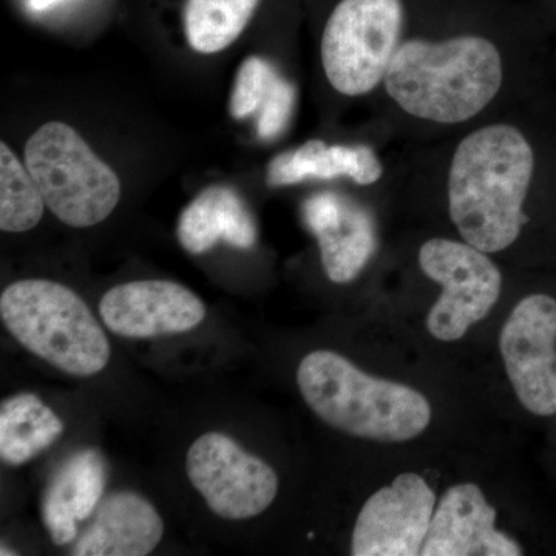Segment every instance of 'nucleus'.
<instances>
[{
	"mask_svg": "<svg viewBox=\"0 0 556 556\" xmlns=\"http://www.w3.org/2000/svg\"><path fill=\"white\" fill-rule=\"evenodd\" d=\"M533 167L529 141L508 124L486 126L460 141L450 167L448 206L468 244L490 254L517 241Z\"/></svg>",
	"mask_w": 556,
	"mask_h": 556,
	"instance_id": "nucleus-1",
	"label": "nucleus"
},
{
	"mask_svg": "<svg viewBox=\"0 0 556 556\" xmlns=\"http://www.w3.org/2000/svg\"><path fill=\"white\" fill-rule=\"evenodd\" d=\"M383 83L409 115L442 124L464 123L496 97L503 62L496 47L479 36L439 43L407 40L391 58Z\"/></svg>",
	"mask_w": 556,
	"mask_h": 556,
	"instance_id": "nucleus-2",
	"label": "nucleus"
},
{
	"mask_svg": "<svg viewBox=\"0 0 556 556\" xmlns=\"http://www.w3.org/2000/svg\"><path fill=\"white\" fill-rule=\"evenodd\" d=\"M298 383L314 415L350 437L407 442L431 422L430 402L422 393L365 375L334 351H313L303 357Z\"/></svg>",
	"mask_w": 556,
	"mask_h": 556,
	"instance_id": "nucleus-3",
	"label": "nucleus"
},
{
	"mask_svg": "<svg viewBox=\"0 0 556 556\" xmlns=\"http://www.w3.org/2000/svg\"><path fill=\"white\" fill-rule=\"evenodd\" d=\"M3 327L36 357L75 378L100 375L112 348L89 305L72 288L27 278L0 295Z\"/></svg>",
	"mask_w": 556,
	"mask_h": 556,
	"instance_id": "nucleus-4",
	"label": "nucleus"
},
{
	"mask_svg": "<svg viewBox=\"0 0 556 556\" xmlns=\"http://www.w3.org/2000/svg\"><path fill=\"white\" fill-rule=\"evenodd\" d=\"M25 166L47 207L70 228L100 225L118 206V175L67 124L39 127L25 146Z\"/></svg>",
	"mask_w": 556,
	"mask_h": 556,
	"instance_id": "nucleus-5",
	"label": "nucleus"
},
{
	"mask_svg": "<svg viewBox=\"0 0 556 556\" xmlns=\"http://www.w3.org/2000/svg\"><path fill=\"white\" fill-rule=\"evenodd\" d=\"M402 21L401 0H340L321 39L329 84L346 97L375 90L401 46Z\"/></svg>",
	"mask_w": 556,
	"mask_h": 556,
	"instance_id": "nucleus-6",
	"label": "nucleus"
},
{
	"mask_svg": "<svg viewBox=\"0 0 556 556\" xmlns=\"http://www.w3.org/2000/svg\"><path fill=\"white\" fill-rule=\"evenodd\" d=\"M485 254L467 241L433 239L420 248V268L442 287L441 298L427 317L433 338L442 342L464 338L496 305L503 276Z\"/></svg>",
	"mask_w": 556,
	"mask_h": 556,
	"instance_id": "nucleus-7",
	"label": "nucleus"
},
{
	"mask_svg": "<svg viewBox=\"0 0 556 556\" xmlns=\"http://www.w3.org/2000/svg\"><path fill=\"white\" fill-rule=\"evenodd\" d=\"M186 470L212 514L229 521L258 517L278 493L276 470L217 431H208L190 445Z\"/></svg>",
	"mask_w": 556,
	"mask_h": 556,
	"instance_id": "nucleus-8",
	"label": "nucleus"
},
{
	"mask_svg": "<svg viewBox=\"0 0 556 556\" xmlns=\"http://www.w3.org/2000/svg\"><path fill=\"white\" fill-rule=\"evenodd\" d=\"M500 350L522 407L536 416L556 415V300L522 299L504 324Z\"/></svg>",
	"mask_w": 556,
	"mask_h": 556,
	"instance_id": "nucleus-9",
	"label": "nucleus"
},
{
	"mask_svg": "<svg viewBox=\"0 0 556 556\" xmlns=\"http://www.w3.org/2000/svg\"><path fill=\"white\" fill-rule=\"evenodd\" d=\"M437 493L417 473L399 475L369 496L351 538L354 556H417L422 551Z\"/></svg>",
	"mask_w": 556,
	"mask_h": 556,
	"instance_id": "nucleus-10",
	"label": "nucleus"
},
{
	"mask_svg": "<svg viewBox=\"0 0 556 556\" xmlns=\"http://www.w3.org/2000/svg\"><path fill=\"white\" fill-rule=\"evenodd\" d=\"M100 316L113 334L152 339L192 331L206 317V306L175 281L137 280L109 289L100 302Z\"/></svg>",
	"mask_w": 556,
	"mask_h": 556,
	"instance_id": "nucleus-11",
	"label": "nucleus"
},
{
	"mask_svg": "<svg viewBox=\"0 0 556 556\" xmlns=\"http://www.w3.org/2000/svg\"><path fill=\"white\" fill-rule=\"evenodd\" d=\"M303 222L316 236L329 280L350 283L378 248L375 219L358 204L336 192H320L303 204Z\"/></svg>",
	"mask_w": 556,
	"mask_h": 556,
	"instance_id": "nucleus-12",
	"label": "nucleus"
},
{
	"mask_svg": "<svg viewBox=\"0 0 556 556\" xmlns=\"http://www.w3.org/2000/svg\"><path fill=\"white\" fill-rule=\"evenodd\" d=\"M422 556H519L517 541L496 530V510L475 484L450 486L431 518Z\"/></svg>",
	"mask_w": 556,
	"mask_h": 556,
	"instance_id": "nucleus-13",
	"label": "nucleus"
},
{
	"mask_svg": "<svg viewBox=\"0 0 556 556\" xmlns=\"http://www.w3.org/2000/svg\"><path fill=\"white\" fill-rule=\"evenodd\" d=\"M163 535V518L146 497L134 492L112 493L76 538L70 555L146 556L159 547Z\"/></svg>",
	"mask_w": 556,
	"mask_h": 556,
	"instance_id": "nucleus-14",
	"label": "nucleus"
},
{
	"mask_svg": "<svg viewBox=\"0 0 556 556\" xmlns=\"http://www.w3.org/2000/svg\"><path fill=\"white\" fill-rule=\"evenodd\" d=\"M105 463L97 450H86L60 468L42 501V521L51 541L65 546L78 536L84 521L100 506L105 489Z\"/></svg>",
	"mask_w": 556,
	"mask_h": 556,
	"instance_id": "nucleus-15",
	"label": "nucleus"
},
{
	"mask_svg": "<svg viewBox=\"0 0 556 556\" xmlns=\"http://www.w3.org/2000/svg\"><path fill=\"white\" fill-rule=\"evenodd\" d=\"M177 236L189 254L199 255L219 240L239 249L254 248L257 226L236 189L208 186L179 215Z\"/></svg>",
	"mask_w": 556,
	"mask_h": 556,
	"instance_id": "nucleus-16",
	"label": "nucleus"
},
{
	"mask_svg": "<svg viewBox=\"0 0 556 556\" xmlns=\"http://www.w3.org/2000/svg\"><path fill=\"white\" fill-rule=\"evenodd\" d=\"M339 177L361 186L375 185L382 177V164L368 146H327L320 139H311L302 148L277 155L266 175L270 188Z\"/></svg>",
	"mask_w": 556,
	"mask_h": 556,
	"instance_id": "nucleus-17",
	"label": "nucleus"
},
{
	"mask_svg": "<svg viewBox=\"0 0 556 556\" xmlns=\"http://www.w3.org/2000/svg\"><path fill=\"white\" fill-rule=\"evenodd\" d=\"M64 422L36 394L21 393L0 407V456L10 466H24L60 439Z\"/></svg>",
	"mask_w": 556,
	"mask_h": 556,
	"instance_id": "nucleus-18",
	"label": "nucleus"
},
{
	"mask_svg": "<svg viewBox=\"0 0 556 556\" xmlns=\"http://www.w3.org/2000/svg\"><path fill=\"white\" fill-rule=\"evenodd\" d=\"M260 0H188L185 31L190 49L214 54L228 49L244 31Z\"/></svg>",
	"mask_w": 556,
	"mask_h": 556,
	"instance_id": "nucleus-19",
	"label": "nucleus"
},
{
	"mask_svg": "<svg viewBox=\"0 0 556 556\" xmlns=\"http://www.w3.org/2000/svg\"><path fill=\"white\" fill-rule=\"evenodd\" d=\"M47 206L30 170L13 150L0 144V229L21 233L35 229Z\"/></svg>",
	"mask_w": 556,
	"mask_h": 556,
	"instance_id": "nucleus-20",
	"label": "nucleus"
},
{
	"mask_svg": "<svg viewBox=\"0 0 556 556\" xmlns=\"http://www.w3.org/2000/svg\"><path fill=\"white\" fill-rule=\"evenodd\" d=\"M276 75V68L263 58L249 56L241 62L230 94V116L241 121L257 113Z\"/></svg>",
	"mask_w": 556,
	"mask_h": 556,
	"instance_id": "nucleus-21",
	"label": "nucleus"
},
{
	"mask_svg": "<svg viewBox=\"0 0 556 556\" xmlns=\"http://www.w3.org/2000/svg\"><path fill=\"white\" fill-rule=\"evenodd\" d=\"M294 104V86L277 73L257 112L258 138L263 141H273L280 137L288 129Z\"/></svg>",
	"mask_w": 556,
	"mask_h": 556,
	"instance_id": "nucleus-22",
	"label": "nucleus"
},
{
	"mask_svg": "<svg viewBox=\"0 0 556 556\" xmlns=\"http://www.w3.org/2000/svg\"><path fill=\"white\" fill-rule=\"evenodd\" d=\"M30 2V7L33 10L42 11L50 9L54 3L60 2V0H28Z\"/></svg>",
	"mask_w": 556,
	"mask_h": 556,
	"instance_id": "nucleus-23",
	"label": "nucleus"
},
{
	"mask_svg": "<svg viewBox=\"0 0 556 556\" xmlns=\"http://www.w3.org/2000/svg\"><path fill=\"white\" fill-rule=\"evenodd\" d=\"M0 555H2V556H5V555H17V552H10V548H7L2 544V552H0Z\"/></svg>",
	"mask_w": 556,
	"mask_h": 556,
	"instance_id": "nucleus-24",
	"label": "nucleus"
}]
</instances>
